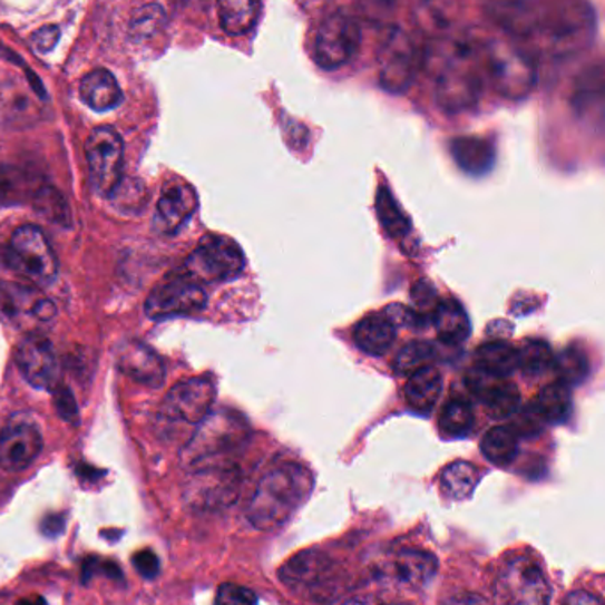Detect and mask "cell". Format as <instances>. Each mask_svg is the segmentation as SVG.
Listing matches in <instances>:
<instances>
[{
	"label": "cell",
	"instance_id": "1",
	"mask_svg": "<svg viewBox=\"0 0 605 605\" xmlns=\"http://www.w3.org/2000/svg\"><path fill=\"white\" fill-rule=\"evenodd\" d=\"M313 490V476L301 463L272 467L260 479L247 506L248 523L260 531H272L286 524Z\"/></svg>",
	"mask_w": 605,
	"mask_h": 605
},
{
	"label": "cell",
	"instance_id": "2",
	"mask_svg": "<svg viewBox=\"0 0 605 605\" xmlns=\"http://www.w3.org/2000/svg\"><path fill=\"white\" fill-rule=\"evenodd\" d=\"M248 427L242 416L232 410L209 412L184 449V463L188 469L227 463L230 455L244 446Z\"/></svg>",
	"mask_w": 605,
	"mask_h": 605
},
{
	"label": "cell",
	"instance_id": "3",
	"mask_svg": "<svg viewBox=\"0 0 605 605\" xmlns=\"http://www.w3.org/2000/svg\"><path fill=\"white\" fill-rule=\"evenodd\" d=\"M475 61L470 41H455L453 53L437 77V101L446 113H462L479 100L481 77Z\"/></svg>",
	"mask_w": 605,
	"mask_h": 605
},
{
	"label": "cell",
	"instance_id": "4",
	"mask_svg": "<svg viewBox=\"0 0 605 605\" xmlns=\"http://www.w3.org/2000/svg\"><path fill=\"white\" fill-rule=\"evenodd\" d=\"M242 248L232 238L209 235L201 240L196 251L187 257L185 272L194 283H223L244 271Z\"/></svg>",
	"mask_w": 605,
	"mask_h": 605
},
{
	"label": "cell",
	"instance_id": "5",
	"mask_svg": "<svg viewBox=\"0 0 605 605\" xmlns=\"http://www.w3.org/2000/svg\"><path fill=\"white\" fill-rule=\"evenodd\" d=\"M8 263L32 284H50L57 277L59 262L40 227L22 226L11 236Z\"/></svg>",
	"mask_w": 605,
	"mask_h": 605
},
{
	"label": "cell",
	"instance_id": "6",
	"mask_svg": "<svg viewBox=\"0 0 605 605\" xmlns=\"http://www.w3.org/2000/svg\"><path fill=\"white\" fill-rule=\"evenodd\" d=\"M185 499L196 510L214 511L232 506L240 492L238 467L233 463H212V466L191 469Z\"/></svg>",
	"mask_w": 605,
	"mask_h": 605
},
{
	"label": "cell",
	"instance_id": "7",
	"mask_svg": "<svg viewBox=\"0 0 605 605\" xmlns=\"http://www.w3.org/2000/svg\"><path fill=\"white\" fill-rule=\"evenodd\" d=\"M496 605H549L550 586L540 566L531 559L506 563L494 583Z\"/></svg>",
	"mask_w": 605,
	"mask_h": 605
},
{
	"label": "cell",
	"instance_id": "8",
	"mask_svg": "<svg viewBox=\"0 0 605 605\" xmlns=\"http://www.w3.org/2000/svg\"><path fill=\"white\" fill-rule=\"evenodd\" d=\"M488 75L494 89L505 98L520 100L535 86V65L520 48L510 43L490 45L487 50Z\"/></svg>",
	"mask_w": 605,
	"mask_h": 605
},
{
	"label": "cell",
	"instance_id": "9",
	"mask_svg": "<svg viewBox=\"0 0 605 605\" xmlns=\"http://www.w3.org/2000/svg\"><path fill=\"white\" fill-rule=\"evenodd\" d=\"M362 31L358 18L350 14H329L314 38V57L323 70H338L349 65L361 48Z\"/></svg>",
	"mask_w": 605,
	"mask_h": 605
},
{
	"label": "cell",
	"instance_id": "10",
	"mask_svg": "<svg viewBox=\"0 0 605 605\" xmlns=\"http://www.w3.org/2000/svg\"><path fill=\"white\" fill-rule=\"evenodd\" d=\"M419 50L400 27H392L379 52V77L383 89L403 92L414 82L419 70Z\"/></svg>",
	"mask_w": 605,
	"mask_h": 605
},
{
	"label": "cell",
	"instance_id": "11",
	"mask_svg": "<svg viewBox=\"0 0 605 605\" xmlns=\"http://www.w3.org/2000/svg\"><path fill=\"white\" fill-rule=\"evenodd\" d=\"M86 155L92 187L101 196H110L121 179L125 155L121 136L110 127L95 128L86 143Z\"/></svg>",
	"mask_w": 605,
	"mask_h": 605
},
{
	"label": "cell",
	"instance_id": "12",
	"mask_svg": "<svg viewBox=\"0 0 605 605\" xmlns=\"http://www.w3.org/2000/svg\"><path fill=\"white\" fill-rule=\"evenodd\" d=\"M215 401V383L208 377L184 380L167 392L160 406V419L167 422L201 425Z\"/></svg>",
	"mask_w": 605,
	"mask_h": 605
},
{
	"label": "cell",
	"instance_id": "13",
	"mask_svg": "<svg viewBox=\"0 0 605 605\" xmlns=\"http://www.w3.org/2000/svg\"><path fill=\"white\" fill-rule=\"evenodd\" d=\"M373 574L377 579L419 589L436 577L437 559L427 550L392 549L374 559Z\"/></svg>",
	"mask_w": 605,
	"mask_h": 605
},
{
	"label": "cell",
	"instance_id": "14",
	"mask_svg": "<svg viewBox=\"0 0 605 605\" xmlns=\"http://www.w3.org/2000/svg\"><path fill=\"white\" fill-rule=\"evenodd\" d=\"M206 305V293L199 284L185 277H170L158 284L144 305L152 320L185 316L203 310Z\"/></svg>",
	"mask_w": 605,
	"mask_h": 605
},
{
	"label": "cell",
	"instance_id": "15",
	"mask_svg": "<svg viewBox=\"0 0 605 605\" xmlns=\"http://www.w3.org/2000/svg\"><path fill=\"white\" fill-rule=\"evenodd\" d=\"M43 449L40 428L31 419L14 416L0 431V467L22 472L35 463Z\"/></svg>",
	"mask_w": 605,
	"mask_h": 605
},
{
	"label": "cell",
	"instance_id": "16",
	"mask_svg": "<svg viewBox=\"0 0 605 605\" xmlns=\"http://www.w3.org/2000/svg\"><path fill=\"white\" fill-rule=\"evenodd\" d=\"M18 370L32 388L53 391L59 386L61 367L52 343L40 334H29L14 353Z\"/></svg>",
	"mask_w": 605,
	"mask_h": 605
},
{
	"label": "cell",
	"instance_id": "17",
	"mask_svg": "<svg viewBox=\"0 0 605 605\" xmlns=\"http://www.w3.org/2000/svg\"><path fill=\"white\" fill-rule=\"evenodd\" d=\"M0 313L17 325L47 323L56 316V305L35 286L0 284Z\"/></svg>",
	"mask_w": 605,
	"mask_h": 605
},
{
	"label": "cell",
	"instance_id": "18",
	"mask_svg": "<svg viewBox=\"0 0 605 605\" xmlns=\"http://www.w3.org/2000/svg\"><path fill=\"white\" fill-rule=\"evenodd\" d=\"M469 391L484 403L494 418H510L520 407V392L515 383L497 379L479 368H472L466 377Z\"/></svg>",
	"mask_w": 605,
	"mask_h": 605
},
{
	"label": "cell",
	"instance_id": "19",
	"mask_svg": "<svg viewBox=\"0 0 605 605\" xmlns=\"http://www.w3.org/2000/svg\"><path fill=\"white\" fill-rule=\"evenodd\" d=\"M197 209V194L185 182H169L162 188L157 203V214L153 218L155 230L164 235H173L187 223Z\"/></svg>",
	"mask_w": 605,
	"mask_h": 605
},
{
	"label": "cell",
	"instance_id": "20",
	"mask_svg": "<svg viewBox=\"0 0 605 605\" xmlns=\"http://www.w3.org/2000/svg\"><path fill=\"white\" fill-rule=\"evenodd\" d=\"M116 364L121 373L146 388H160L166 380V367L155 350L140 341H125L116 349Z\"/></svg>",
	"mask_w": 605,
	"mask_h": 605
},
{
	"label": "cell",
	"instance_id": "21",
	"mask_svg": "<svg viewBox=\"0 0 605 605\" xmlns=\"http://www.w3.org/2000/svg\"><path fill=\"white\" fill-rule=\"evenodd\" d=\"M80 98L89 109L107 113L121 104L123 92L118 80L109 70H95L80 80Z\"/></svg>",
	"mask_w": 605,
	"mask_h": 605
},
{
	"label": "cell",
	"instance_id": "22",
	"mask_svg": "<svg viewBox=\"0 0 605 605\" xmlns=\"http://www.w3.org/2000/svg\"><path fill=\"white\" fill-rule=\"evenodd\" d=\"M451 155L457 166L467 175L481 176L492 169L496 153L490 140L466 136L451 140Z\"/></svg>",
	"mask_w": 605,
	"mask_h": 605
},
{
	"label": "cell",
	"instance_id": "23",
	"mask_svg": "<svg viewBox=\"0 0 605 605\" xmlns=\"http://www.w3.org/2000/svg\"><path fill=\"white\" fill-rule=\"evenodd\" d=\"M331 559L325 558V554L319 550H305L296 554L295 558L290 559L280 570L281 580L290 588L299 586H313L320 583L323 575L329 572Z\"/></svg>",
	"mask_w": 605,
	"mask_h": 605
},
{
	"label": "cell",
	"instance_id": "24",
	"mask_svg": "<svg viewBox=\"0 0 605 605\" xmlns=\"http://www.w3.org/2000/svg\"><path fill=\"white\" fill-rule=\"evenodd\" d=\"M442 383V373L433 367L410 374L406 386V400L410 409L428 414L439 401Z\"/></svg>",
	"mask_w": 605,
	"mask_h": 605
},
{
	"label": "cell",
	"instance_id": "25",
	"mask_svg": "<svg viewBox=\"0 0 605 605\" xmlns=\"http://www.w3.org/2000/svg\"><path fill=\"white\" fill-rule=\"evenodd\" d=\"M431 322L436 326L437 338L445 343L460 344L469 338V316L453 299L437 302L436 310L431 311Z\"/></svg>",
	"mask_w": 605,
	"mask_h": 605
},
{
	"label": "cell",
	"instance_id": "26",
	"mask_svg": "<svg viewBox=\"0 0 605 605\" xmlns=\"http://www.w3.org/2000/svg\"><path fill=\"white\" fill-rule=\"evenodd\" d=\"M353 340L362 352L383 355L397 340V329L383 314H371L355 325Z\"/></svg>",
	"mask_w": 605,
	"mask_h": 605
},
{
	"label": "cell",
	"instance_id": "27",
	"mask_svg": "<svg viewBox=\"0 0 605 605\" xmlns=\"http://www.w3.org/2000/svg\"><path fill=\"white\" fill-rule=\"evenodd\" d=\"M476 368L497 379L510 377L518 370V352L506 341H487L476 350Z\"/></svg>",
	"mask_w": 605,
	"mask_h": 605
},
{
	"label": "cell",
	"instance_id": "28",
	"mask_svg": "<svg viewBox=\"0 0 605 605\" xmlns=\"http://www.w3.org/2000/svg\"><path fill=\"white\" fill-rule=\"evenodd\" d=\"M572 409V397L568 386L556 382L538 392L533 401L531 410L541 422H559Z\"/></svg>",
	"mask_w": 605,
	"mask_h": 605
},
{
	"label": "cell",
	"instance_id": "29",
	"mask_svg": "<svg viewBox=\"0 0 605 605\" xmlns=\"http://www.w3.org/2000/svg\"><path fill=\"white\" fill-rule=\"evenodd\" d=\"M262 4L248 0H226L218 6V18L224 31L232 36L247 35L260 18Z\"/></svg>",
	"mask_w": 605,
	"mask_h": 605
},
{
	"label": "cell",
	"instance_id": "30",
	"mask_svg": "<svg viewBox=\"0 0 605 605\" xmlns=\"http://www.w3.org/2000/svg\"><path fill=\"white\" fill-rule=\"evenodd\" d=\"M377 215H379L380 224L391 238L403 240L409 236L410 218L407 217L406 212L398 205L397 199L392 196L386 185L377 191Z\"/></svg>",
	"mask_w": 605,
	"mask_h": 605
},
{
	"label": "cell",
	"instance_id": "31",
	"mask_svg": "<svg viewBox=\"0 0 605 605\" xmlns=\"http://www.w3.org/2000/svg\"><path fill=\"white\" fill-rule=\"evenodd\" d=\"M481 451L496 466H508L518 453V436L510 427H496L485 433Z\"/></svg>",
	"mask_w": 605,
	"mask_h": 605
},
{
	"label": "cell",
	"instance_id": "32",
	"mask_svg": "<svg viewBox=\"0 0 605 605\" xmlns=\"http://www.w3.org/2000/svg\"><path fill=\"white\" fill-rule=\"evenodd\" d=\"M478 469L469 462H455L446 467L440 478V487L446 497L453 501H462L472 494L478 484Z\"/></svg>",
	"mask_w": 605,
	"mask_h": 605
},
{
	"label": "cell",
	"instance_id": "33",
	"mask_svg": "<svg viewBox=\"0 0 605 605\" xmlns=\"http://www.w3.org/2000/svg\"><path fill=\"white\" fill-rule=\"evenodd\" d=\"M472 427H475L472 407L460 398L449 400L440 412V431L448 437H462L467 436Z\"/></svg>",
	"mask_w": 605,
	"mask_h": 605
},
{
	"label": "cell",
	"instance_id": "34",
	"mask_svg": "<svg viewBox=\"0 0 605 605\" xmlns=\"http://www.w3.org/2000/svg\"><path fill=\"white\" fill-rule=\"evenodd\" d=\"M433 359H436L433 344L428 341H412L397 353L392 368L400 377H410L416 371L430 367Z\"/></svg>",
	"mask_w": 605,
	"mask_h": 605
},
{
	"label": "cell",
	"instance_id": "35",
	"mask_svg": "<svg viewBox=\"0 0 605 605\" xmlns=\"http://www.w3.org/2000/svg\"><path fill=\"white\" fill-rule=\"evenodd\" d=\"M518 352V368L527 377H540L554 367V353L545 341H527Z\"/></svg>",
	"mask_w": 605,
	"mask_h": 605
},
{
	"label": "cell",
	"instance_id": "36",
	"mask_svg": "<svg viewBox=\"0 0 605 605\" xmlns=\"http://www.w3.org/2000/svg\"><path fill=\"white\" fill-rule=\"evenodd\" d=\"M558 371L562 383H579L589 373V362L586 353L577 347H568L558 358H554V367Z\"/></svg>",
	"mask_w": 605,
	"mask_h": 605
},
{
	"label": "cell",
	"instance_id": "37",
	"mask_svg": "<svg viewBox=\"0 0 605 605\" xmlns=\"http://www.w3.org/2000/svg\"><path fill=\"white\" fill-rule=\"evenodd\" d=\"M164 20H166V13H164V9L160 6H144V8L137 9L136 13H134L131 32L137 38H149V36L157 35L160 31Z\"/></svg>",
	"mask_w": 605,
	"mask_h": 605
},
{
	"label": "cell",
	"instance_id": "38",
	"mask_svg": "<svg viewBox=\"0 0 605 605\" xmlns=\"http://www.w3.org/2000/svg\"><path fill=\"white\" fill-rule=\"evenodd\" d=\"M215 605H257V595L240 584H221L215 595Z\"/></svg>",
	"mask_w": 605,
	"mask_h": 605
},
{
	"label": "cell",
	"instance_id": "39",
	"mask_svg": "<svg viewBox=\"0 0 605 605\" xmlns=\"http://www.w3.org/2000/svg\"><path fill=\"white\" fill-rule=\"evenodd\" d=\"M383 316L392 323V326H416L425 325V319L421 313H414V311L407 310L406 305L391 304L386 308Z\"/></svg>",
	"mask_w": 605,
	"mask_h": 605
},
{
	"label": "cell",
	"instance_id": "40",
	"mask_svg": "<svg viewBox=\"0 0 605 605\" xmlns=\"http://www.w3.org/2000/svg\"><path fill=\"white\" fill-rule=\"evenodd\" d=\"M57 40H59V29L56 26H47L32 35L31 43L36 52L47 53L56 47Z\"/></svg>",
	"mask_w": 605,
	"mask_h": 605
},
{
	"label": "cell",
	"instance_id": "41",
	"mask_svg": "<svg viewBox=\"0 0 605 605\" xmlns=\"http://www.w3.org/2000/svg\"><path fill=\"white\" fill-rule=\"evenodd\" d=\"M134 566L146 579H153L155 575L160 570V563H158L157 556L153 550L144 549L134 556Z\"/></svg>",
	"mask_w": 605,
	"mask_h": 605
},
{
	"label": "cell",
	"instance_id": "42",
	"mask_svg": "<svg viewBox=\"0 0 605 605\" xmlns=\"http://www.w3.org/2000/svg\"><path fill=\"white\" fill-rule=\"evenodd\" d=\"M412 296H414L416 305L421 308V314H425L422 313L425 310H436L437 292L428 281H419V283H416L414 290H412Z\"/></svg>",
	"mask_w": 605,
	"mask_h": 605
},
{
	"label": "cell",
	"instance_id": "43",
	"mask_svg": "<svg viewBox=\"0 0 605 605\" xmlns=\"http://www.w3.org/2000/svg\"><path fill=\"white\" fill-rule=\"evenodd\" d=\"M53 391H56L57 412H59L66 421H75V419H77V406H75L71 392L66 388H59V386H57Z\"/></svg>",
	"mask_w": 605,
	"mask_h": 605
},
{
	"label": "cell",
	"instance_id": "44",
	"mask_svg": "<svg viewBox=\"0 0 605 605\" xmlns=\"http://www.w3.org/2000/svg\"><path fill=\"white\" fill-rule=\"evenodd\" d=\"M562 605H602V601L593 593L575 589L563 598Z\"/></svg>",
	"mask_w": 605,
	"mask_h": 605
},
{
	"label": "cell",
	"instance_id": "45",
	"mask_svg": "<svg viewBox=\"0 0 605 605\" xmlns=\"http://www.w3.org/2000/svg\"><path fill=\"white\" fill-rule=\"evenodd\" d=\"M442 605H488V602L475 593H460V595L448 598Z\"/></svg>",
	"mask_w": 605,
	"mask_h": 605
},
{
	"label": "cell",
	"instance_id": "46",
	"mask_svg": "<svg viewBox=\"0 0 605 605\" xmlns=\"http://www.w3.org/2000/svg\"><path fill=\"white\" fill-rule=\"evenodd\" d=\"M343 605H407V604H389V602L380 601V598L355 597L344 602Z\"/></svg>",
	"mask_w": 605,
	"mask_h": 605
},
{
	"label": "cell",
	"instance_id": "47",
	"mask_svg": "<svg viewBox=\"0 0 605 605\" xmlns=\"http://www.w3.org/2000/svg\"><path fill=\"white\" fill-rule=\"evenodd\" d=\"M14 605H48L47 601L40 595H31V597H23L17 602Z\"/></svg>",
	"mask_w": 605,
	"mask_h": 605
}]
</instances>
